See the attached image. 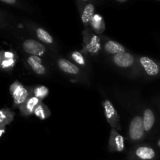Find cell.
<instances>
[{"label":"cell","instance_id":"cell-19","mask_svg":"<svg viewBox=\"0 0 160 160\" xmlns=\"http://www.w3.org/2000/svg\"><path fill=\"white\" fill-rule=\"evenodd\" d=\"M48 89L45 86H38L33 90V95L40 100H43L44 98L48 95Z\"/></svg>","mask_w":160,"mask_h":160},{"label":"cell","instance_id":"cell-23","mask_svg":"<svg viewBox=\"0 0 160 160\" xmlns=\"http://www.w3.org/2000/svg\"><path fill=\"white\" fill-rule=\"evenodd\" d=\"M2 2L4 3H6V4H15L17 2L15 0H2Z\"/></svg>","mask_w":160,"mask_h":160},{"label":"cell","instance_id":"cell-14","mask_svg":"<svg viewBox=\"0 0 160 160\" xmlns=\"http://www.w3.org/2000/svg\"><path fill=\"white\" fill-rule=\"evenodd\" d=\"M155 123V116L151 109H146L144 112L143 126L145 131H149Z\"/></svg>","mask_w":160,"mask_h":160},{"label":"cell","instance_id":"cell-26","mask_svg":"<svg viewBox=\"0 0 160 160\" xmlns=\"http://www.w3.org/2000/svg\"><path fill=\"white\" fill-rule=\"evenodd\" d=\"M126 0H118V2H125Z\"/></svg>","mask_w":160,"mask_h":160},{"label":"cell","instance_id":"cell-2","mask_svg":"<svg viewBox=\"0 0 160 160\" xmlns=\"http://www.w3.org/2000/svg\"><path fill=\"white\" fill-rule=\"evenodd\" d=\"M103 107L105 110V116L106 117L108 123L111 125L112 128L117 129L118 131L121 130L120 125V118L113 106L109 100H106L103 102Z\"/></svg>","mask_w":160,"mask_h":160},{"label":"cell","instance_id":"cell-8","mask_svg":"<svg viewBox=\"0 0 160 160\" xmlns=\"http://www.w3.org/2000/svg\"><path fill=\"white\" fill-rule=\"evenodd\" d=\"M113 61L116 65L120 67H129L134 63V57L127 52L119 53L114 56Z\"/></svg>","mask_w":160,"mask_h":160},{"label":"cell","instance_id":"cell-12","mask_svg":"<svg viewBox=\"0 0 160 160\" xmlns=\"http://www.w3.org/2000/svg\"><path fill=\"white\" fill-rule=\"evenodd\" d=\"M58 65H59V68L65 73H70V74H77L79 72V68L67 59H60L58 61Z\"/></svg>","mask_w":160,"mask_h":160},{"label":"cell","instance_id":"cell-13","mask_svg":"<svg viewBox=\"0 0 160 160\" xmlns=\"http://www.w3.org/2000/svg\"><path fill=\"white\" fill-rule=\"evenodd\" d=\"M105 49L106 52L111 54H119V53L125 52V48L121 45L114 41H109L105 44Z\"/></svg>","mask_w":160,"mask_h":160},{"label":"cell","instance_id":"cell-5","mask_svg":"<svg viewBox=\"0 0 160 160\" xmlns=\"http://www.w3.org/2000/svg\"><path fill=\"white\" fill-rule=\"evenodd\" d=\"M23 48L26 52L35 56H42L45 52V48L42 44L33 39H28L23 44Z\"/></svg>","mask_w":160,"mask_h":160},{"label":"cell","instance_id":"cell-15","mask_svg":"<svg viewBox=\"0 0 160 160\" xmlns=\"http://www.w3.org/2000/svg\"><path fill=\"white\" fill-rule=\"evenodd\" d=\"M14 112L9 109H0V126L6 127L13 120Z\"/></svg>","mask_w":160,"mask_h":160},{"label":"cell","instance_id":"cell-10","mask_svg":"<svg viewBox=\"0 0 160 160\" xmlns=\"http://www.w3.org/2000/svg\"><path fill=\"white\" fill-rule=\"evenodd\" d=\"M28 62L36 73L39 75L45 74V68L43 65H42V59L38 56H30L28 59Z\"/></svg>","mask_w":160,"mask_h":160},{"label":"cell","instance_id":"cell-6","mask_svg":"<svg viewBox=\"0 0 160 160\" xmlns=\"http://www.w3.org/2000/svg\"><path fill=\"white\" fill-rule=\"evenodd\" d=\"M42 100L38 99V98H36L34 95H33V92L29 97H28V99L21 105V106L19 107L21 114L23 116H29L31 115L34 112V110L37 108V106L42 102Z\"/></svg>","mask_w":160,"mask_h":160},{"label":"cell","instance_id":"cell-21","mask_svg":"<svg viewBox=\"0 0 160 160\" xmlns=\"http://www.w3.org/2000/svg\"><path fill=\"white\" fill-rule=\"evenodd\" d=\"M14 63H15V61L13 59H6L5 60H3L2 62V68H11V67H13Z\"/></svg>","mask_w":160,"mask_h":160},{"label":"cell","instance_id":"cell-24","mask_svg":"<svg viewBox=\"0 0 160 160\" xmlns=\"http://www.w3.org/2000/svg\"><path fill=\"white\" fill-rule=\"evenodd\" d=\"M5 131H6V127L3 126H0V137L4 134Z\"/></svg>","mask_w":160,"mask_h":160},{"label":"cell","instance_id":"cell-18","mask_svg":"<svg viewBox=\"0 0 160 160\" xmlns=\"http://www.w3.org/2000/svg\"><path fill=\"white\" fill-rule=\"evenodd\" d=\"M36 34H37V37L44 43L52 44L53 42L52 37L45 30L42 29V28H38Z\"/></svg>","mask_w":160,"mask_h":160},{"label":"cell","instance_id":"cell-4","mask_svg":"<svg viewBox=\"0 0 160 160\" xmlns=\"http://www.w3.org/2000/svg\"><path fill=\"white\" fill-rule=\"evenodd\" d=\"M124 149V140L117 130L112 128L109 141V150L111 152H122Z\"/></svg>","mask_w":160,"mask_h":160},{"label":"cell","instance_id":"cell-20","mask_svg":"<svg viewBox=\"0 0 160 160\" xmlns=\"http://www.w3.org/2000/svg\"><path fill=\"white\" fill-rule=\"evenodd\" d=\"M72 58H73V59L75 62H78L80 65H84L85 64V60H84V56L79 52H73Z\"/></svg>","mask_w":160,"mask_h":160},{"label":"cell","instance_id":"cell-1","mask_svg":"<svg viewBox=\"0 0 160 160\" xmlns=\"http://www.w3.org/2000/svg\"><path fill=\"white\" fill-rule=\"evenodd\" d=\"M9 91L13 98L14 107H20L33 92L32 89L26 88L18 81L11 84Z\"/></svg>","mask_w":160,"mask_h":160},{"label":"cell","instance_id":"cell-16","mask_svg":"<svg viewBox=\"0 0 160 160\" xmlns=\"http://www.w3.org/2000/svg\"><path fill=\"white\" fill-rule=\"evenodd\" d=\"M90 24L94 31L97 33H102L105 30V25L102 17L98 14H95L93 16Z\"/></svg>","mask_w":160,"mask_h":160},{"label":"cell","instance_id":"cell-3","mask_svg":"<svg viewBox=\"0 0 160 160\" xmlns=\"http://www.w3.org/2000/svg\"><path fill=\"white\" fill-rule=\"evenodd\" d=\"M143 119L141 117H134L131 122L129 128V135L132 140L137 141L142 139L144 136Z\"/></svg>","mask_w":160,"mask_h":160},{"label":"cell","instance_id":"cell-17","mask_svg":"<svg viewBox=\"0 0 160 160\" xmlns=\"http://www.w3.org/2000/svg\"><path fill=\"white\" fill-rule=\"evenodd\" d=\"M34 114L36 117L40 118L41 120H45V119H47L50 115H51V112H50L49 109H48V108L42 102L37 106V108H36L35 110H34Z\"/></svg>","mask_w":160,"mask_h":160},{"label":"cell","instance_id":"cell-11","mask_svg":"<svg viewBox=\"0 0 160 160\" xmlns=\"http://www.w3.org/2000/svg\"><path fill=\"white\" fill-rule=\"evenodd\" d=\"M94 12H95L94 5L90 2L86 3L84 8L82 10V13H81V20H82L83 23L85 26H88L90 24L91 20H92L93 16L95 15Z\"/></svg>","mask_w":160,"mask_h":160},{"label":"cell","instance_id":"cell-7","mask_svg":"<svg viewBox=\"0 0 160 160\" xmlns=\"http://www.w3.org/2000/svg\"><path fill=\"white\" fill-rule=\"evenodd\" d=\"M140 62L145 69V72L149 76H156L159 73V67L156 62L147 56H143L140 59Z\"/></svg>","mask_w":160,"mask_h":160},{"label":"cell","instance_id":"cell-22","mask_svg":"<svg viewBox=\"0 0 160 160\" xmlns=\"http://www.w3.org/2000/svg\"><path fill=\"white\" fill-rule=\"evenodd\" d=\"M4 57L7 59H13V53L12 52H5L4 53Z\"/></svg>","mask_w":160,"mask_h":160},{"label":"cell","instance_id":"cell-25","mask_svg":"<svg viewBox=\"0 0 160 160\" xmlns=\"http://www.w3.org/2000/svg\"><path fill=\"white\" fill-rule=\"evenodd\" d=\"M158 145H159V146L160 147V139H159V142H158Z\"/></svg>","mask_w":160,"mask_h":160},{"label":"cell","instance_id":"cell-9","mask_svg":"<svg viewBox=\"0 0 160 160\" xmlns=\"http://www.w3.org/2000/svg\"><path fill=\"white\" fill-rule=\"evenodd\" d=\"M134 155L138 160H152L156 156V152L152 148L142 146L135 150Z\"/></svg>","mask_w":160,"mask_h":160}]
</instances>
